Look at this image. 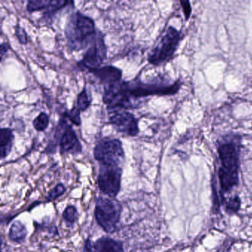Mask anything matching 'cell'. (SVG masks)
<instances>
[{
  "label": "cell",
  "mask_w": 252,
  "mask_h": 252,
  "mask_svg": "<svg viewBox=\"0 0 252 252\" xmlns=\"http://www.w3.org/2000/svg\"><path fill=\"white\" fill-rule=\"evenodd\" d=\"M181 39V32L169 26L160 42L148 56L149 63L157 66L169 61L173 57Z\"/></svg>",
  "instance_id": "277c9868"
},
{
  "label": "cell",
  "mask_w": 252,
  "mask_h": 252,
  "mask_svg": "<svg viewBox=\"0 0 252 252\" xmlns=\"http://www.w3.org/2000/svg\"><path fill=\"white\" fill-rule=\"evenodd\" d=\"M50 118L45 113H40L33 121V126L38 132H44L48 128Z\"/></svg>",
  "instance_id": "d6986e66"
},
{
  "label": "cell",
  "mask_w": 252,
  "mask_h": 252,
  "mask_svg": "<svg viewBox=\"0 0 252 252\" xmlns=\"http://www.w3.org/2000/svg\"><path fill=\"white\" fill-rule=\"evenodd\" d=\"M49 1L45 0H32L28 2L26 10L29 13H33L35 11H39L44 10L48 6Z\"/></svg>",
  "instance_id": "44dd1931"
},
{
  "label": "cell",
  "mask_w": 252,
  "mask_h": 252,
  "mask_svg": "<svg viewBox=\"0 0 252 252\" xmlns=\"http://www.w3.org/2000/svg\"><path fill=\"white\" fill-rule=\"evenodd\" d=\"M181 5H182L183 8H184V15H185L186 19L188 20L190 14H191V8L190 7L189 2H181Z\"/></svg>",
  "instance_id": "d4e9b609"
},
{
  "label": "cell",
  "mask_w": 252,
  "mask_h": 252,
  "mask_svg": "<svg viewBox=\"0 0 252 252\" xmlns=\"http://www.w3.org/2000/svg\"><path fill=\"white\" fill-rule=\"evenodd\" d=\"M9 45L7 43H2L1 45V47H0V54H1V61H3L4 60V56L6 54V53L8 52V50H9Z\"/></svg>",
  "instance_id": "484cf974"
},
{
  "label": "cell",
  "mask_w": 252,
  "mask_h": 252,
  "mask_svg": "<svg viewBox=\"0 0 252 252\" xmlns=\"http://www.w3.org/2000/svg\"><path fill=\"white\" fill-rule=\"evenodd\" d=\"M26 227L21 222H16L11 226L9 237L14 241L21 242L26 238Z\"/></svg>",
  "instance_id": "e0dca14e"
},
{
  "label": "cell",
  "mask_w": 252,
  "mask_h": 252,
  "mask_svg": "<svg viewBox=\"0 0 252 252\" xmlns=\"http://www.w3.org/2000/svg\"><path fill=\"white\" fill-rule=\"evenodd\" d=\"M240 147L241 136L237 134H228L218 141V178L221 203L225 197L234 194L233 191L238 186Z\"/></svg>",
  "instance_id": "6da1fadb"
},
{
  "label": "cell",
  "mask_w": 252,
  "mask_h": 252,
  "mask_svg": "<svg viewBox=\"0 0 252 252\" xmlns=\"http://www.w3.org/2000/svg\"><path fill=\"white\" fill-rule=\"evenodd\" d=\"M122 174L120 166L101 164L98 176L101 191L110 197H116L120 191Z\"/></svg>",
  "instance_id": "9c48e42d"
},
{
  "label": "cell",
  "mask_w": 252,
  "mask_h": 252,
  "mask_svg": "<svg viewBox=\"0 0 252 252\" xmlns=\"http://www.w3.org/2000/svg\"><path fill=\"white\" fill-rule=\"evenodd\" d=\"M96 33L94 20L80 12L74 13L69 17L64 31L67 46L71 51L86 48L91 45Z\"/></svg>",
  "instance_id": "7a4b0ae2"
},
{
  "label": "cell",
  "mask_w": 252,
  "mask_h": 252,
  "mask_svg": "<svg viewBox=\"0 0 252 252\" xmlns=\"http://www.w3.org/2000/svg\"><path fill=\"white\" fill-rule=\"evenodd\" d=\"M126 90L131 98H146L151 95H167L176 94L181 87L179 82L168 84L161 78H156L148 82L138 79L126 82Z\"/></svg>",
  "instance_id": "3957f363"
},
{
  "label": "cell",
  "mask_w": 252,
  "mask_h": 252,
  "mask_svg": "<svg viewBox=\"0 0 252 252\" xmlns=\"http://www.w3.org/2000/svg\"><path fill=\"white\" fill-rule=\"evenodd\" d=\"M14 135L10 128L0 129V153L1 158L4 159L11 153L14 144Z\"/></svg>",
  "instance_id": "5bb4252c"
},
{
  "label": "cell",
  "mask_w": 252,
  "mask_h": 252,
  "mask_svg": "<svg viewBox=\"0 0 252 252\" xmlns=\"http://www.w3.org/2000/svg\"><path fill=\"white\" fill-rule=\"evenodd\" d=\"M121 215V206L114 200L98 198L95 205V216L100 226L107 233H113L117 228Z\"/></svg>",
  "instance_id": "5b68a950"
},
{
  "label": "cell",
  "mask_w": 252,
  "mask_h": 252,
  "mask_svg": "<svg viewBox=\"0 0 252 252\" xmlns=\"http://www.w3.org/2000/svg\"><path fill=\"white\" fill-rule=\"evenodd\" d=\"M109 121L117 132L124 135L135 137L139 133L138 120L133 114L126 110H113Z\"/></svg>",
  "instance_id": "30bf717a"
},
{
  "label": "cell",
  "mask_w": 252,
  "mask_h": 252,
  "mask_svg": "<svg viewBox=\"0 0 252 252\" xmlns=\"http://www.w3.org/2000/svg\"><path fill=\"white\" fill-rule=\"evenodd\" d=\"M103 102L108 110H126L132 107L131 98L126 90V82L121 81L118 83L105 86Z\"/></svg>",
  "instance_id": "ba28073f"
},
{
  "label": "cell",
  "mask_w": 252,
  "mask_h": 252,
  "mask_svg": "<svg viewBox=\"0 0 252 252\" xmlns=\"http://www.w3.org/2000/svg\"><path fill=\"white\" fill-rule=\"evenodd\" d=\"M15 34L20 44L26 45L28 43L27 33H26L25 29L20 27L19 25H17V27H16Z\"/></svg>",
  "instance_id": "603a6c76"
},
{
  "label": "cell",
  "mask_w": 252,
  "mask_h": 252,
  "mask_svg": "<svg viewBox=\"0 0 252 252\" xmlns=\"http://www.w3.org/2000/svg\"><path fill=\"white\" fill-rule=\"evenodd\" d=\"M59 146L62 155L82 153V146L72 125H68L60 137Z\"/></svg>",
  "instance_id": "8fae6325"
},
{
  "label": "cell",
  "mask_w": 252,
  "mask_h": 252,
  "mask_svg": "<svg viewBox=\"0 0 252 252\" xmlns=\"http://www.w3.org/2000/svg\"><path fill=\"white\" fill-rule=\"evenodd\" d=\"M62 116L66 118L67 120L70 121L72 124L80 126L82 125V119H81V110L78 108L77 106H74L71 110H65L62 114Z\"/></svg>",
  "instance_id": "ffe728a7"
},
{
  "label": "cell",
  "mask_w": 252,
  "mask_h": 252,
  "mask_svg": "<svg viewBox=\"0 0 252 252\" xmlns=\"http://www.w3.org/2000/svg\"><path fill=\"white\" fill-rule=\"evenodd\" d=\"M64 191H65V188H64V186L63 184H60L50 193L48 198L50 200H54V199L58 197L59 196L62 195L64 192Z\"/></svg>",
  "instance_id": "cb8c5ba5"
},
{
  "label": "cell",
  "mask_w": 252,
  "mask_h": 252,
  "mask_svg": "<svg viewBox=\"0 0 252 252\" xmlns=\"http://www.w3.org/2000/svg\"><path fill=\"white\" fill-rule=\"evenodd\" d=\"M92 73L101 84L104 86L118 83L122 81V70L113 65L104 66L91 70Z\"/></svg>",
  "instance_id": "7c38bea8"
},
{
  "label": "cell",
  "mask_w": 252,
  "mask_h": 252,
  "mask_svg": "<svg viewBox=\"0 0 252 252\" xmlns=\"http://www.w3.org/2000/svg\"><path fill=\"white\" fill-rule=\"evenodd\" d=\"M83 252H93V246H91V240H87L85 247H84Z\"/></svg>",
  "instance_id": "4316f807"
},
{
  "label": "cell",
  "mask_w": 252,
  "mask_h": 252,
  "mask_svg": "<svg viewBox=\"0 0 252 252\" xmlns=\"http://www.w3.org/2000/svg\"><path fill=\"white\" fill-rule=\"evenodd\" d=\"M107 58V48L104 42V35L98 32L83 58L78 63V67L88 72L101 67Z\"/></svg>",
  "instance_id": "52a82bcc"
},
{
  "label": "cell",
  "mask_w": 252,
  "mask_h": 252,
  "mask_svg": "<svg viewBox=\"0 0 252 252\" xmlns=\"http://www.w3.org/2000/svg\"><path fill=\"white\" fill-rule=\"evenodd\" d=\"M222 205H223L227 213H237L240 207V197L236 193L227 196L222 200Z\"/></svg>",
  "instance_id": "2e32d148"
},
{
  "label": "cell",
  "mask_w": 252,
  "mask_h": 252,
  "mask_svg": "<svg viewBox=\"0 0 252 252\" xmlns=\"http://www.w3.org/2000/svg\"><path fill=\"white\" fill-rule=\"evenodd\" d=\"M122 243L109 237L98 239L94 246L93 252H123Z\"/></svg>",
  "instance_id": "4fadbf2b"
},
{
  "label": "cell",
  "mask_w": 252,
  "mask_h": 252,
  "mask_svg": "<svg viewBox=\"0 0 252 252\" xmlns=\"http://www.w3.org/2000/svg\"><path fill=\"white\" fill-rule=\"evenodd\" d=\"M92 101V95L90 93L88 92L86 88H85L78 94L76 106L81 111L85 112L91 107Z\"/></svg>",
  "instance_id": "ac0fdd59"
},
{
  "label": "cell",
  "mask_w": 252,
  "mask_h": 252,
  "mask_svg": "<svg viewBox=\"0 0 252 252\" xmlns=\"http://www.w3.org/2000/svg\"><path fill=\"white\" fill-rule=\"evenodd\" d=\"M76 216H77V210L74 206H68L63 213V218L70 223H73L76 221Z\"/></svg>",
  "instance_id": "7402d4cb"
},
{
  "label": "cell",
  "mask_w": 252,
  "mask_h": 252,
  "mask_svg": "<svg viewBox=\"0 0 252 252\" xmlns=\"http://www.w3.org/2000/svg\"><path fill=\"white\" fill-rule=\"evenodd\" d=\"M68 5H74V2L70 1H49L48 6L45 8L44 12V17L51 18L54 14H57L59 11L65 8Z\"/></svg>",
  "instance_id": "9a60e30c"
},
{
  "label": "cell",
  "mask_w": 252,
  "mask_h": 252,
  "mask_svg": "<svg viewBox=\"0 0 252 252\" xmlns=\"http://www.w3.org/2000/svg\"><path fill=\"white\" fill-rule=\"evenodd\" d=\"M94 157L101 165L120 166L125 159L122 141L117 138L99 141L94 148Z\"/></svg>",
  "instance_id": "8992f818"
}]
</instances>
